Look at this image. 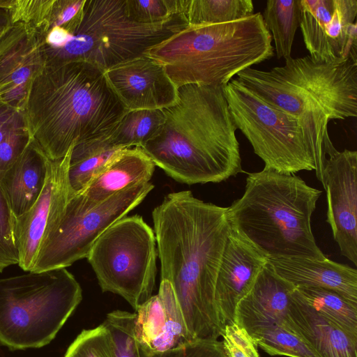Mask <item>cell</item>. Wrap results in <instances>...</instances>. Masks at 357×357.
<instances>
[{
    "mask_svg": "<svg viewBox=\"0 0 357 357\" xmlns=\"http://www.w3.org/2000/svg\"><path fill=\"white\" fill-rule=\"evenodd\" d=\"M152 218L161 280L171 283L192 339L219 340L215 288L231 230L227 207L183 190L167 195Z\"/></svg>",
    "mask_w": 357,
    "mask_h": 357,
    "instance_id": "1",
    "label": "cell"
},
{
    "mask_svg": "<svg viewBox=\"0 0 357 357\" xmlns=\"http://www.w3.org/2000/svg\"><path fill=\"white\" fill-rule=\"evenodd\" d=\"M141 149L168 176L186 184L220 183L243 172L236 128L223 86L187 84Z\"/></svg>",
    "mask_w": 357,
    "mask_h": 357,
    "instance_id": "2",
    "label": "cell"
},
{
    "mask_svg": "<svg viewBox=\"0 0 357 357\" xmlns=\"http://www.w3.org/2000/svg\"><path fill=\"white\" fill-rule=\"evenodd\" d=\"M127 111L104 71L82 61L45 66L23 109L30 140L51 160L77 143L109 137Z\"/></svg>",
    "mask_w": 357,
    "mask_h": 357,
    "instance_id": "3",
    "label": "cell"
},
{
    "mask_svg": "<svg viewBox=\"0 0 357 357\" xmlns=\"http://www.w3.org/2000/svg\"><path fill=\"white\" fill-rule=\"evenodd\" d=\"M236 79L270 105L298 119L323 185L328 160L338 151L328 125L357 116V61L327 63L310 55L291 56L284 66L269 70L248 68Z\"/></svg>",
    "mask_w": 357,
    "mask_h": 357,
    "instance_id": "4",
    "label": "cell"
},
{
    "mask_svg": "<svg viewBox=\"0 0 357 357\" xmlns=\"http://www.w3.org/2000/svg\"><path fill=\"white\" fill-rule=\"evenodd\" d=\"M322 191L294 174L249 173L243 195L227 207L230 226L267 257L326 258L311 218Z\"/></svg>",
    "mask_w": 357,
    "mask_h": 357,
    "instance_id": "5",
    "label": "cell"
},
{
    "mask_svg": "<svg viewBox=\"0 0 357 357\" xmlns=\"http://www.w3.org/2000/svg\"><path fill=\"white\" fill-rule=\"evenodd\" d=\"M160 63L178 89L225 86L241 71L274 56L272 37L260 13L236 21L187 26L145 54Z\"/></svg>",
    "mask_w": 357,
    "mask_h": 357,
    "instance_id": "6",
    "label": "cell"
},
{
    "mask_svg": "<svg viewBox=\"0 0 357 357\" xmlns=\"http://www.w3.org/2000/svg\"><path fill=\"white\" fill-rule=\"evenodd\" d=\"M187 26L183 15L160 24L134 22L126 0H85L70 22L38 35L45 66L82 61L105 72L144 54Z\"/></svg>",
    "mask_w": 357,
    "mask_h": 357,
    "instance_id": "7",
    "label": "cell"
},
{
    "mask_svg": "<svg viewBox=\"0 0 357 357\" xmlns=\"http://www.w3.org/2000/svg\"><path fill=\"white\" fill-rule=\"evenodd\" d=\"M82 298L66 268L0 279V344L11 350L48 344Z\"/></svg>",
    "mask_w": 357,
    "mask_h": 357,
    "instance_id": "8",
    "label": "cell"
},
{
    "mask_svg": "<svg viewBox=\"0 0 357 357\" xmlns=\"http://www.w3.org/2000/svg\"><path fill=\"white\" fill-rule=\"evenodd\" d=\"M156 257L154 231L137 215L112 224L86 257L102 291L121 296L135 311L153 296Z\"/></svg>",
    "mask_w": 357,
    "mask_h": 357,
    "instance_id": "9",
    "label": "cell"
},
{
    "mask_svg": "<svg viewBox=\"0 0 357 357\" xmlns=\"http://www.w3.org/2000/svg\"><path fill=\"white\" fill-rule=\"evenodd\" d=\"M232 121L264 162L284 174L316 171L313 154L296 118L258 98L236 78L223 86Z\"/></svg>",
    "mask_w": 357,
    "mask_h": 357,
    "instance_id": "10",
    "label": "cell"
},
{
    "mask_svg": "<svg viewBox=\"0 0 357 357\" xmlns=\"http://www.w3.org/2000/svg\"><path fill=\"white\" fill-rule=\"evenodd\" d=\"M153 188L150 182L135 184L87 210L69 199L61 219L41 244L31 272L66 268L86 258L97 238L139 205Z\"/></svg>",
    "mask_w": 357,
    "mask_h": 357,
    "instance_id": "11",
    "label": "cell"
},
{
    "mask_svg": "<svg viewBox=\"0 0 357 357\" xmlns=\"http://www.w3.org/2000/svg\"><path fill=\"white\" fill-rule=\"evenodd\" d=\"M299 26L317 61H357V1L299 0Z\"/></svg>",
    "mask_w": 357,
    "mask_h": 357,
    "instance_id": "12",
    "label": "cell"
},
{
    "mask_svg": "<svg viewBox=\"0 0 357 357\" xmlns=\"http://www.w3.org/2000/svg\"><path fill=\"white\" fill-rule=\"evenodd\" d=\"M72 149L61 158L48 160L46 181L38 199L28 211L15 217L18 265L25 271H31L41 244L61 219L70 198L68 174Z\"/></svg>",
    "mask_w": 357,
    "mask_h": 357,
    "instance_id": "13",
    "label": "cell"
},
{
    "mask_svg": "<svg viewBox=\"0 0 357 357\" xmlns=\"http://www.w3.org/2000/svg\"><path fill=\"white\" fill-rule=\"evenodd\" d=\"M323 186L326 222L341 254L357 266V151L344 149L328 158Z\"/></svg>",
    "mask_w": 357,
    "mask_h": 357,
    "instance_id": "14",
    "label": "cell"
},
{
    "mask_svg": "<svg viewBox=\"0 0 357 357\" xmlns=\"http://www.w3.org/2000/svg\"><path fill=\"white\" fill-rule=\"evenodd\" d=\"M104 73L128 111L164 109L177 99V88L163 66L146 54L118 64Z\"/></svg>",
    "mask_w": 357,
    "mask_h": 357,
    "instance_id": "15",
    "label": "cell"
},
{
    "mask_svg": "<svg viewBox=\"0 0 357 357\" xmlns=\"http://www.w3.org/2000/svg\"><path fill=\"white\" fill-rule=\"evenodd\" d=\"M44 67L36 31L12 23L0 35V97L23 111L31 83Z\"/></svg>",
    "mask_w": 357,
    "mask_h": 357,
    "instance_id": "16",
    "label": "cell"
},
{
    "mask_svg": "<svg viewBox=\"0 0 357 357\" xmlns=\"http://www.w3.org/2000/svg\"><path fill=\"white\" fill-rule=\"evenodd\" d=\"M268 257L231 227L218 273L215 301L223 328L234 324L238 302L249 291Z\"/></svg>",
    "mask_w": 357,
    "mask_h": 357,
    "instance_id": "17",
    "label": "cell"
},
{
    "mask_svg": "<svg viewBox=\"0 0 357 357\" xmlns=\"http://www.w3.org/2000/svg\"><path fill=\"white\" fill-rule=\"evenodd\" d=\"M135 337L142 348L160 353L193 341L170 282L161 280L158 293L135 311Z\"/></svg>",
    "mask_w": 357,
    "mask_h": 357,
    "instance_id": "18",
    "label": "cell"
},
{
    "mask_svg": "<svg viewBox=\"0 0 357 357\" xmlns=\"http://www.w3.org/2000/svg\"><path fill=\"white\" fill-rule=\"evenodd\" d=\"M295 289V286L280 277L268 261L251 289L236 304L234 323L248 334L271 325L284 328Z\"/></svg>",
    "mask_w": 357,
    "mask_h": 357,
    "instance_id": "19",
    "label": "cell"
},
{
    "mask_svg": "<svg viewBox=\"0 0 357 357\" xmlns=\"http://www.w3.org/2000/svg\"><path fill=\"white\" fill-rule=\"evenodd\" d=\"M268 261L280 277L296 287L331 289L357 305V270L354 268L328 258L275 257Z\"/></svg>",
    "mask_w": 357,
    "mask_h": 357,
    "instance_id": "20",
    "label": "cell"
},
{
    "mask_svg": "<svg viewBox=\"0 0 357 357\" xmlns=\"http://www.w3.org/2000/svg\"><path fill=\"white\" fill-rule=\"evenodd\" d=\"M284 329L301 338L319 357H357V338L304 303L296 287Z\"/></svg>",
    "mask_w": 357,
    "mask_h": 357,
    "instance_id": "21",
    "label": "cell"
},
{
    "mask_svg": "<svg viewBox=\"0 0 357 357\" xmlns=\"http://www.w3.org/2000/svg\"><path fill=\"white\" fill-rule=\"evenodd\" d=\"M155 164L139 147L121 150L81 192L70 197L81 209H91L114 194L149 182Z\"/></svg>",
    "mask_w": 357,
    "mask_h": 357,
    "instance_id": "22",
    "label": "cell"
},
{
    "mask_svg": "<svg viewBox=\"0 0 357 357\" xmlns=\"http://www.w3.org/2000/svg\"><path fill=\"white\" fill-rule=\"evenodd\" d=\"M48 160L30 140L15 161L0 172V185L15 218L28 211L40 195L47 178Z\"/></svg>",
    "mask_w": 357,
    "mask_h": 357,
    "instance_id": "23",
    "label": "cell"
},
{
    "mask_svg": "<svg viewBox=\"0 0 357 357\" xmlns=\"http://www.w3.org/2000/svg\"><path fill=\"white\" fill-rule=\"evenodd\" d=\"M123 149L114 146L109 137L75 144L68 174L70 197L82 192Z\"/></svg>",
    "mask_w": 357,
    "mask_h": 357,
    "instance_id": "24",
    "label": "cell"
},
{
    "mask_svg": "<svg viewBox=\"0 0 357 357\" xmlns=\"http://www.w3.org/2000/svg\"><path fill=\"white\" fill-rule=\"evenodd\" d=\"M308 306L351 337L357 338V305L337 292L320 287H296Z\"/></svg>",
    "mask_w": 357,
    "mask_h": 357,
    "instance_id": "25",
    "label": "cell"
},
{
    "mask_svg": "<svg viewBox=\"0 0 357 357\" xmlns=\"http://www.w3.org/2000/svg\"><path fill=\"white\" fill-rule=\"evenodd\" d=\"M262 17L273 39L278 59L291 57L299 26V0H268Z\"/></svg>",
    "mask_w": 357,
    "mask_h": 357,
    "instance_id": "26",
    "label": "cell"
},
{
    "mask_svg": "<svg viewBox=\"0 0 357 357\" xmlns=\"http://www.w3.org/2000/svg\"><path fill=\"white\" fill-rule=\"evenodd\" d=\"M164 121L162 109L127 111L109 139L117 148H141L158 133Z\"/></svg>",
    "mask_w": 357,
    "mask_h": 357,
    "instance_id": "27",
    "label": "cell"
},
{
    "mask_svg": "<svg viewBox=\"0 0 357 357\" xmlns=\"http://www.w3.org/2000/svg\"><path fill=\"white\" fill-rule=\"evenodd\" d=\"M252 0H188L184 16L188 26L231 22L254 14Z\"/></svg>",
    "mask_w": 357,
    "mask_h": 357,
    "instance_id": "28",
    "label": "cell"
},
{
    "mask_svg": "<svg viewBox=\"0 0 357 357\" xmlns=\"http://www.w3.org/2000/svg\"><path fill=\"white\" fill-rule=\"evenodd\" d=\"M30 142L24 112L0 97V172L7 169Z\"/></svg>",
    "mask_w": 357,
    "mask_h": 357,
    "instance_id": "29",
    "label": "cell"
},
{
    "mask_svg": "<svg viewBox=\"0 0 357 357\" xmlns=\"http://www.w3.org/2000/svg\"><path fill=\"white\" fill-rule=\"evenodd\" d=\"M249 335L257 347L271 356L319 357L297 335L278 325L262 327Z\"/></svg>",
    "mask_w": 357,
    "mask_h": 357,
    "instance_id": "30",
    "label": "cell"
},
{
    "mask_svg": "<svg viewBox=\"0 0 357 357\" xmlns=\"http://www.w3.org/2000/svg\"><path fill=\"white\" fill-rule=\"evenodd\" d=\"M188 3V0H126L129 17L146 24L165 23L184 16Z\"/></svg>",
    "mask_w": 357,
    "mask_h": 357,
    "instance_id": "31",
    "label": "cell"
},
{
    "mask_svg": "<svg viewBox=\"0 0 357 357\" xmlns=\"http://www.w3.org/2000/svg\"><path fill=\"white\" fill-rule=\"evenodd\" d=\"M135 322V312L114 310L107 314L102 324L112 336L116 357H140Z\"/></svg>",
    "mask_w": 357,
    "mask_h": 357,
    "instance_id": "32",
    "label": "cell"
},
{
    "mask_svg": "<svg viewBox=\"0 0 357 357\" xmlns=\"http://www.w3.org/2000/svg\"><path fill=\"white\" fill-rule=\"evenodd\" d=\"M64 357H116L109 331L102 324L84 330L69 346Z\"/></svg>",
    "mask_w": 357,
    "mask_h": 357,
    "instance_id": "33",
    "label": "cell"
},
{
    "mask_svg": "<svg viewBox=\"0 0 357 357\" xmlns=\"http://www.w3.org/2000/svg\"><path fill=\"white\" fill-rule=\"evenodd\" d=\"M14 220L15 216L0 185V272L19 263V253L13 234Z\"/></svg>",
    "mask_w": 357,
    "mask_h": 357,
    "instance_id": "34",
    "label": "cell"
},
{
    "mask_svg": "<svg viewBox=\"0 0 357 357\" xmlns=\"http://www.w3.org/2000/svg\"><path fill=\"white\" fill-rule=\"evenodd\" d=\"M139 351L140 357H228L220 340H193L160 353L148 351L139 344Z\"/></svg>",
    "mask_w": 357,
    "mask_h": 357,
    "instance_id": "35",
    "label": "cell"
},
{
    "mask_svg": "<svg viewBox=\"0 0 357 357\" xmlns=\"http://www.w3.org/2000/svg\"><path fill=\"white\" fill-rule=\"evenodd\" d=\"M54 0H15L9 10L12 23L22 22L41 30L46 24Z\"/></svg>",
    "mask_w": 357,
    "mask_h": 357,
    "instance_id": "36",
    "label": "cell"
},
{
    "mask_svg": "<svg viewBox=\"0 0 357 357\" xmlns=\"http://www.w3.org/2000/svg\"><path fill=\"white\" fill-rule=\"evenodd\" d=\"M85 0H54L46 25L38 33L70 22L82 9Z\"/></svg>",
    "mask_w": 357,
    "mask_h": 357,
    "instance_id": "37",
    "label": "cell"
},
{
    "mask_svg": "<svg viewBox=\"0 0 357 357\" xmlns=\"http://www.w3.org/2000/svg\"><path fill=\"white\" fill-rule=\"evenodd\" d=\"M221 337L228 357H259L257 346L245 330H236L231 338L225 335Z\"/></svg>",
    "mask_w": 357,
    "mask_h": 357,
    "instance_id": "38",
    "label": "cell"
},
{
    "mask_svg": "<svg viewBox=\"0 0 357 357\" xmlns=\"http://www.w3.org/2000/svg\"><path fill=\"white\" fill-rule=\"evenodd\" d=\"M12 24L10 10L0 8V35Z\"/></svg>",
    "mask_w": 357,
    "mask_h": 357,
    "instance_id": "39",
    "label": "cell"
},
{
    "mask_svg": "<svg viewBox=\"0 0 357 357\" xmlns=\"http://www.w3.org/2000/svg\"><path fill=\"white\" fill-rule=\"evenodd\" d=\"M15 0H0V8H6L10 10Z\"/></svg>",
    "mask_w": 357,
    "mask_h": 357,
    "instance_id": "40",
    "label": "cell"
}]
</instances>
